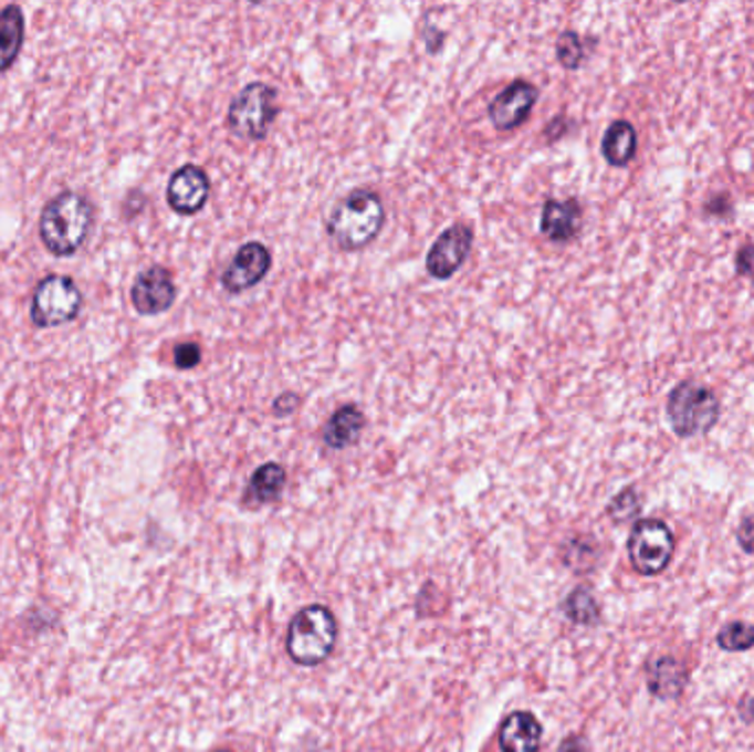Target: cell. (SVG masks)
<instances>
[{
	"mask_svg": "<svg viewBox=\"0 0 754 752\" xmlns=\"http://www.w3.org/2000/svg\"><path fill=\"white\" fill-rule=\"evenodd\" d=\"M718 395L702 384L682 382L678 384L667 404L671 426L678 437H695L709 432L720 419Z\"/></svg>",
	"mask_w": 754,
	"mask_h": 752,
	"instance_id": "277c9868",
	"label": "cell"
},
{
	"mask_svg": "<svg viewBox=\"0 0 754 752\" xmlns=\"http://www.w3.org/2000/svg\"><path fill=\"white\" fill-rule=\"evenodd\" d=\"M93 219V206L82 195L60 192L40 215V239L53 257H71L84 246Z\"/></svg>",
	"mask_w": 754,
	"mask_h": 752,
	"instance_id": "6da1fadb",
	"label": "cell"
},
{
	"mask_svg": "<svg viewBox=\"0 0 754 752\" xmlns=\"http://www.w3.org/2000/svg\"><path fill=\"white\" fill-rule=\"evenodd\" d=\"M472 239H474L472 230L468 226H461V223L443 230L426 257L428 274L437 281L452 279L459 272V268L463 265L465 257L470 254Z\"/></svg>",
	"mask_w": 754,
	"mask_h": 752,
	"instance_id": "ba28073f",
	"label": "cell"
},
{
	"mask_svg": "<svg viewBox=\"0 0 754 752\" xmlns=\"http://www.w3.org/2000/svg\"><path fill=\"white\" fill-rule=\"evenodd\" d=\"M737 274L754 281V246H746L737 254Z\"/></svg>",
	"mask_w": 754,
	"mask_h": 752,
	"instance_id": "4316f807",
	"label": "cell"
},
{
	"mask_svg": "<svg viewBox=\"0 0 754 752\" xmlns=\"http://www.w3.org/2000/svg\"><path fill=\"white\" fill-rule=\"evenodd\" d=\"M737 543L746 554L754 556V514H748L742 519L737 528Z\"/></svg>",
	"mask_w": 754,
	"mask_h": 752,
	"instance_id": "d4e9b609",
	"label": "cell"
},
{
	"mask_svg": "<svg viewBox=\"0 0 754 752\" xmlns=\"http://www.w3.org/2000/svg\"><path fill=\"white\" fill-rule=\"evenodd\" d=\"M217 752H230V751H217Z\"/></svg>",
	"mask_w": 754,
	"mask_h": 752,
	"instance_id": "f1b7e54d",
	"label": "cell"
},
{
	"mask_svg": "<svg viewBox=\"0 0 754 752\" xmlns=\"http://www.w3.org/2000/svg\"><path fill=\"white\" fill-rule=\"evenodd\" d=\"M22 40H24L22 9L18 4H7L0 11V73L15 62L22 49Z\"/></svg>",
	"mask_w": 754,
	"mask_h": 752,
	"instance_id": "ac0fdd59",
	"label": "cell"
},
{
	"mask_svg": "<svg viewBox=\"0 0 754 752\" xmlns=\"http://www.w3.org/2000/svg\"><path fill=\"white\" fill-rule=\"evenodd\" d=\"M718 645L724 651L731 654H740V651H751L754 647V625L744 623V620H735L722 627V631L718 634Z\"/></svg>",
	"mask_w": 754,
	"mask_h": 752,
	"instance_id": "44dd1931",
	"label": "cell"
},
{
	"mask_svg": "<svg viewBox=\"0 0 754 752\" xmlns=\"http://www.w3.org/2000/svg\"><path fill=\"white\" fill-rule=\"evenodd\" d=\"M556 53H558V62L565 69H578L585 60V49H583V40L576 31H565L558 42H556Z\"/></svg>",
	"mask_w": 754,
	"mask_h": 752,
	"instance_id": "603a6c76",
	"label": "cell"
},
{
	"mask_svg": "<svg viewBox=\"0 0 754 752\" xmlns=\"http://www.w3.org/2000/svg\"><path fill=\"white\" fill-rule=\"evenodd\" d=\"M272 268V254L263 243H245L221 276V285L230 294H241L259 285Z\"/></svg>",
	"mask_w": 754,
	"mask_h": 752,
	"instance_id": "8fae6325",
	"label": "cell"
},
{
	"mask_svg": "<svg viewBox=\"0 0 754 752\" xmlns=\"http://www.w3.org/2000/svg\"><path fill=\"white\" fill-rule=\"evenodd\" d=\"M175 299H177V288H175L172 274L161 265H153L144 270L135 279L133 290H130L133 307L142 316H157V314L168 312Z\"/></svg>",
	"mask_w": 754,
	"mask_h": 752,
	"instance_id": "9c48e42d",
	"label": "cell"
},
{
	"mask_svg": "<svg viewBox=\"0 0 754 752\" xmlns=\"http://www.w3.org/2000/svg\"><path fill=\"white\" fill-rule=\"evenodd\" d=\"M338 640V623L323 605L305 607L296 614L287 631V654L296 665L316 667L325 662Z\"/></svg>",
	"mask_w": 754,
	"mask_h": 752,
	"instance_id": "3957f363",
	"label": "cell"
},
{
	"mask_svg": "<svg viewBox=\"0 0 754 752\" xmlns=\"http://www.w3.org/2000/svg\"><path fill=\"white\" fill-rule=\"evenodd\" d=\"M363 430H365V412L356 404H345L327 421L323 430V439L329 448L343 450L347 446H354L360 439Z\"/></svg>",
	"mask_w": 754,
	"mask_h": 752,
	"instance_id": "2e32d148",
	"label": "cell"
},
{
	"mask_svg": "<svg viewBox=\"0 0 754 752\" xmlns=\"http://www.w3.org/2000/svg\"><path fill=\"white\" fill-rule=\"evenodd\" d=\"M638 135L636 128L627 119L614 122L603 137V155L611 166H627L636 157Z\"/></svg>",
	"mask_w": 754,
	"mask_h": 752,
	"instance_id": "e0dca14e",
	"label": "cell"
},
{
	"mask_svg": "<svg viewBox=\"0 0 754 752\" xmlns=\"http://www.w3.org/2000/svg\"><path fill=\"white\" fill-rule=\"evenodd\" d=\"M499 746L503 752H538L541 724L532 713H512L499 733Z\"/></svg>",
	"mask_w": 754,
	"mask_h": 752,
	"instance_id": "9a60e30c",
	"label": "cell"
},
{
	"mask_svg": "<svg viewBox=\"0 0 754 752\" xmlns=\"http://www.w3.org/2000/svg\"><path fill=\"white\" fill-rule=\"evenodd\" d=\"M384 226V203L374 190H354L329 215L325 228L343 250H363L371 246Z\"/></svg>",
	"mask_w": 754,
	"mask_h": 752,
	"instance_id": "7a4b0ae2",
	"label": "cell"
},
{
	"mask_svg": "<svg viewBox=\"0 0 754 752\" xmlns=\"http://www.w3.org/2000/svg\"><path fill=\"white\" fill-rule=\"evenodd\" d=\"M627 550L638 574L660 576L676 554V534L660 519H640L629 534Z\"/></svg>",
	"mask_w": 754,
	"mask_h": 752,
	"instance_id": "8992f818",
	"label": "cell"
},
{
	"mask_svg": "<svg viewBox=\"0 0 754 752\" xmlns=\"http://www.w3.org/2000/svg\"><path fill=\"white\" fill-rule=\"evenodd\" d=\"M583 210L576 199H547L541 217V232L554 243L572 241L580 230Z\"/></svg>",
	"mask_w": 754,
	"mask_h": 752,
	"instance_id": "4fadbf2b",
	"label": "cell"
},
{
	"mask_svg": "<svg viewBox=\"0 0 754 752\" xmlns=\"http://www.w3.org/2000/svg\"><path fill=\"white\" fill-rule=\"evenodd\" d=\"M299 406H301V397H299L296 393H283V395L274 401V415H276V417H287V415H292Z\"/></svg>",
	"mask_w": 754,
	"mask_h": 752,
	"instance_id": "484cf974",
	"label": "cell"
},
{
	"mask_svg": "<svg viewBox=\"0 0 754 752\" xmlns=\"http://www.w3.org/2000/svg\"><path fill=\"white\" fill-rule=\"evenodd\" d=\"M276 117V91L265 82H252L237 93L228 111L230 130L250 142L263 139Z\"/></svg>",
	"mask_w": 754,
	"mask_h": 752,
	"instance_id": "5b68a950",
	"label": "cell"
},
{
	"mask_svg": "<svg viewBox=\"0 0 754 752\" xmlns=\"http://www.w3.org/2000/svg\"><path fill=\"white\" fill-rule=\"evenodd\" d=\"M210 197V179L203 168L195 164L181 166L168 181V206L184 217H192L203 210Z\"/></svg>",
	"mask_w": 754,
	"mask_h": 752,
	"instance_id": "30bf717a",
	"label": "cell"
},
{
	"mask_svg": "<svg viewBox=\"0 0 754 752\" xmlns=\"http://www.w3.org/2000/svg\"><path fill=\"white\" fill-rule=\"evenodd\" d=\"M565 614L576 625H596L600 620V605L587 587L574 589L565 600Z\"/></svg>",
	"mask_w": 754,
	"mask_h": 752,
	"instance_id": "ffe728a7",
	"label": "cell"
},
{
	"mask_svg": "<svg viewBox=\"0 0 754 752\" xmlns=\"http://www.w3.org/2000/svg\"><path fill=\"white\" fill-rule=\"evenodd\" d=\"M642 510V501H640V494L633 490V488H627L622 490L611 503H609V516L616 521V523H627V521H633L638 519Z\"/></svg>",
	"mask_w": 754,
	"mask_h": 752,
	"instance_id": "7402d4cb",
	"label": "cell"
},
{
	"mask_svg": "<svg viewBox=\"0 0 754 752\" xmlns=\"http://www.w3.org/2000/svg\"><path fill=\"white\" fill-rule=\"evenodd\" d=\"M287 481L285 468L281 463H263L250 479L248 499L254 503H270L279 499Z\"/></svg>",
	"mask_w": 754,
	"mask_h": 752,
	"instance_id": "d6986e66",
	"label": "cell"
},
{
	"mask_svg": "<svg viewBox=\"0 0 754 752\" xmlns=\"http://www.w3.org/2000/svg\"><path fill=\"white\" fill-rule=\"evenodd\" d=\"M201 363V349L195 343H184L175 349V365L179 369H195Z\"/></svg>",
	"mask_w": 754,
	"mask_h": 752,
	"instance_id": "cb8c5ba5",
	"label": "cell"
},
{
	"mask_svg": "<svg viewBox=\"0 0 754 752\" xmlns=\"http://www.w3.org/2000/svg\"><path fill=\"white\" fill-rule=\"evenodd\" d=\"M536 100L538 88L527 80H516L492 100L490 119L499 130H514L530 117Z\"/></svg>",
	"mask_w": 754,
	"mask_h": 752,
	"instance_id": "7c38bea8",
	"label": "cell"
},
{
	"mask_svg": "<svg viewBox=\"0 0 754 752\" xmlns=\"http://www.w3.org/2000/svg\"><path fill=\"white\" fill-rule=\"evenodd\" d=\"M587 749H585V742L580 740V738H569V740H565L563 744H561V751L558 752H585Z\"/></svg>",
	"mask_w": 754,
	"mask_h": 752,
	"instance_id": "83f0119b",
	"label": "cell"
},
{
	"mask_svg": "<svg viewBox=\"0 0 754 752\" xmlns=\"http://www.w3.org/2000/svg\"><path fill=\"white\" fill-rule=\"evenodd\" d=\"M689 682L687 667L673 656H660L647 665V685L658 700H678Z\"/></svg>",
	"mask_w": 754,
	"mask_h": 752,
	"instance_id": "5bb4252c",
	"label": "cell"
},
{
	"mask_svg": "<svg viewBox=\"0 0 754 752\" xmlns=\"http://www.w3.org/2000/svg\"><path fill=\"white\" fill-rule=\"evenodd\" d=\"M82 310V294L66 276H46L31 296V323L35 327H57L71 323Z\"/></svg>",
	"mask_w": 754,
	"mask_h": 752,
	"instance_id": "52a82bcc",
	"label": "cell"
}]
</instances>
